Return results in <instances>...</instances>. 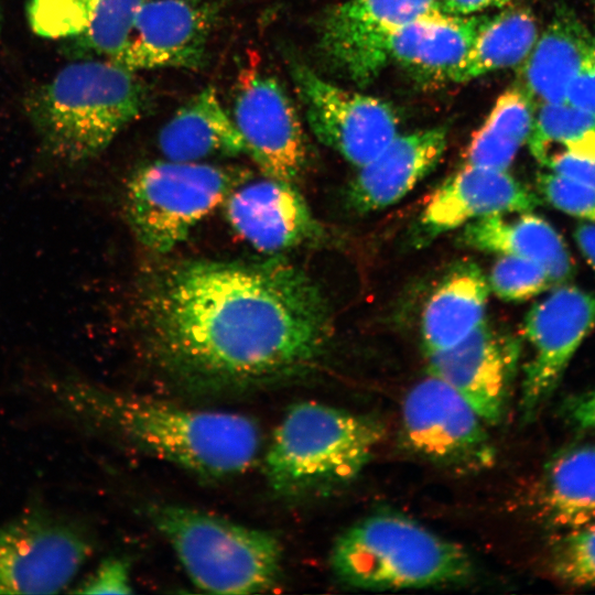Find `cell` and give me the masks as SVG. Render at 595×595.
<instances>
[{
  "mask_svg": "<svg viewBox=\"0 0 595 595\" xmlns=\"http://www.w3.org/2000/svg\"><path fill=\"white\" fill-rule=\"evenodd\" d=\"M527 140L541 164L555 145L563 151L595 160V113L566 101L538 106Z\"/></svg>",
  "mask_w": 595,
  "mask_h": 595,
  "instance_id": "28",
  "label": "cell"
},
{
  "mask_svg": "<svg viewBox=\"0 0 595 595\" xmlns=\"http://www.w3.org/2000/svg\"><path fill=\"white\" fill-rule=\"evenodd\" d=\"M446 144L443 127L398 134L359 167L347 190L349 205L370 213L397 203L436 166Z\"/></svg>",
  "mask_w": 595,
  "mask_h": 595,
  "instance_id": "18",
  "label": "cell"
},
{
  "mask_svg": "<svg viewBox=\"0 0 595 595\" xmlns=\"http://www.w3.org/2000/svg\"><path fill=\"white\" fill-rule=\"evenodd\" d=\"M549 566L556 580L571 586H595V523L558 534Z\"/></svg>",
  "mask_w": 595,
  "mask_h": 595,
  "instance_id": "29",
  "label": "cell"
},
{
  "mask_svg": "<svg viewBox=\"0 0 595 595\" xmlns=\"http://www.w3.org/2000/svg\"><path fill=\"white\" fill-rule=\"evenodd\" d=\"M533 106L521 88L504 91L474 133L465 153V164L507 170L530 136Z\"/></svg>",
  "mask_w": 595,
  "mask_h": 595,
  "instance_id": "27",
  "label": "cell"
},
{
  "mask_svg": "<svg viewBox=\"0 0 595 595\" xmlns=\"http://www.w3.org/2000/svg\"><path fill=\"white\" fill-rule=\"evenodd\" d=\"M232 119L248 153L264 176L293 183L307 162L305 134L286 91L272 76L245 71L234 101Z\"/></svg>",
  "mask_w": 595,
  "mask_h": 595,
  "instance_id": "13",
  "label": "cell"
},
{
  "mask_svg": "<svg viewBox=\"0 0 595 595\" xmlns=\"http://www.w3.org/2000/svg\"><path fill=\"white\" fill-rule=\"evenodd\" d=\"M595 325V293L555 289L528 312L523 332L531 357L523 368L520 413L536 419L552 397L578 346Z\"/></svg>",
  "mask_w": 595,
  "mask_h": 595,
  "instance_id": "11",
  "label": "cell"
},
{
  "mask_svg": "<svg viewBox=\"0 0 595 595\" xmlns=\"http://www.w3.org/2000/svg\"><path fill=\"white\" fill-rule=\"evenodd\" d=\"M291 74L312 132L350 164L365 165L398 136V116L385 100L337 86L301 62Z\"/></svg>",
  "mask_w": 595,
  "mask_h": 595,
  "instance_id": "10",
  "label": "cell"
},
{
  "mask_svg": "<svg viewBox=\"0 0 595 595\" xmlns=\"http://www.w3.org/2000/svg\"><path fill=\"white\" fill-rule=\"evenodd\" d=\"M231 228L263 252L298 247L320 235V226L292 183L264 176L237 186L225 201Z\"/></svg>",
  "mask_w": 595,
  "mask_h": 595,
  "instance_id": "17",
  "label": "cell"
},
{
  "mask_svg": "<svg viewBox=\"0 0 595 595\" xmlns=\"http://www.w3.org/2000/svg\"><path fill=\"white\" fill-rule=\"evenodd\" d=\"M489 289L505 301H523L554 284L540 263L516 256H501L493 266Z\"/></svg>",
  "mask_w": 595,
  "mask_h": 595,
  "instance_id": "30",
  "label": "cell"
},
{
  "mask_svg": "<svg viewBox=\"0 0 595 595\" xmlns=\"http://www.w3.org/2000/svg\"><path fill=\"white\" fill-rule=\"evenodd\" d=\"M371 415L328 404H292L277 425L264 455L271 489L285 497L317 494L357 478L385 437Z\"/></svg>",
  "mask_w": 595,
  "mask_h": 595,
  "instance_id": "4",
  "label": "cell"
},
{
  "mask_svg": "<svg viewBox=\"0 0 595 595\" xmlns=\"http://www.w3.org/2000/svg\"><path fill=\"white\" fill-rule=\"evenodd\" d=\"M428 357L430 375L452 386L485 423L504 419L517 354L486 322L459 343Z\"/></svg>",
  "mask_w": 595,
  "mask_h": 595,
  "instance_id": "16",
  "label": "cell"
},
{
  "mask_svg": "<svg viewBox=\"0 0 595 595\" xmlns=\"http://www.w3.org/2000/svg\"><path fill=\"white\" fill-rule=\"evenodd\" d=\"M595 36V35H594Z\"/></svg>",
  "mask_w": 595,
  "mask_h": 595,
  "instance_id": "39",
  "label": "cell"
},
{
  "mask_svg": "<svg viewBox=\"0 0 595 595\" xmlns=\"http://www.w3.org/2000/svg\"><path fill=\"white\" fill-rule=\"evenodd\" d=\"M561 411L571 424L595 430V390L569 397L564 400Z\"/></svg>",
  "mask_w": 595,
  "mask_h": 595,
  "instance_id": "35",
  "label": "cell"
},
{
  "mask_svg": "<svg viewBox=\"0 0 595 595\" xmlns=\"http://www.w3.org/2000/svg\"><path fill=\"white\" fill-rule=\"evenodd\" d=\"M214 12L201 0H144L113 62L131 69L199 66Z\"/></svg>",
  "mask_w": 595,
  "mask_h": 595,
  "instance_id": "14",
  "label": "cell"
},
{
  "mask_svg": "<svg viewBox=\"0 0 595 595\" xmlns=\"http://www.w3.org/2000/svg\"><path fill=\"white\" fill-rule=\"evenodd\" d=\"M240 170L170 160L147 164L128 180L125 210L139 242L164 253L246 182Z\"/></svg>",
  "mask_w": 595,
  "mask_h": 595,
  "instance_id": "7",
  "label": "cell"
},
{
  "mask_svg": "<svg viewBox=\"0 0 595 595\" xmlns=\"http://www.w3.org/2000/svg\"><path fill=\"white\" fill-rule=\"evenodd\" d=\"M485 17L444 11L422 15L389 36L387 63L394 62L418 74L451 80Z\"/></svg>",
  "mask_w": 595,
  "mask_h": 595,
  "instance_id": "20",
  "label": "cell"
},
{
  "mask_svg": "<svg viewBox=\"0 0 595 595\" xmlns=\"http://www.w3.org/2000/svg\"><path fill=\"white\" fill-rule=\"evenodd\" d=\"M159 148L165 160L202 162L247 154V145L216 89L208 86L188 99L163 126Z\"/></svg>",
  "mask_w": 595,
  "mask_h": 595,
  "instance_id": "22",
  "label": "cell"
},
{
  "mask_svg": "<svg viewBox=\"0 0 595 595\" xmlns=\"http://www.w3.org/2000/svg\"><path fill=\"white\" fill-rule=\"evenodd\" d=\"M595 55V36L571 12L561 11L523 61L521 89L537 107L564 102L575 76Z\"/></svg>",
  "mask_w": 595,
  "mask_h": 595,
  "instance_id": "21",
  "label": "cell"
},
{
  "mask_svg": "<svg viewBox=\"0 0 595 595\" xmlns=\"http://www.w3.org/2000/svg\"><path fill=\"white\" fill-rule=\"evenodd\" d=\"M148 513L202 591L255 594L278 584L282 545L273 533L180 505L159 504Z\"/></svg>",
  "mask_w": 595,
  "mask_h": 595,
  "instance_id": "6",
  "label": "cell"
},
{
  "mask_svg": "<svg viewBox=\"0 0 595 595\" xmlns=\"http://www.w3.org/2000/svg\"><path fill=\"white\" fill-rule=\"evenodd\" d=\"M443 11L439 0H347L324 18L318 47L327 62L365 85L388 65L389 36L404 24Z\"/></svg>",
  "mask_w": 595,
  "mask_h": 595,
  "instance_id": "12",
  "label": "cell"
},
{
  "mask_svg": "<svg viewBox=\"0 0 595 595\" xmlns=\"http://www.w3.org/2000/svg\"><path fill=\"white\" fill-rule=\"evenodd\" d=\"M331 566L343 583L377 591L462 584L474 575L461 545L388 512L346 529L334 543Z\"/></svg>",
  "mask_w": 595,
  "mask_h": 595,
  "instance_id": "5",
  "label": "cell"
},
{
  "mask_svg": "<svg viewBox=\"0 0 595 595\" xmlns=\"http://www.w3.org/2000/svg\"><path fill=\"white\" fill-rule=\"evenodd\" d=\"M42 385L69 416L203 479L247 472L261 450L258 423L240 413L119 392L73 375L53 376Z\"/></svg>",
  "mask_w": 595,
  "mask_h": 595,
  "instance_id": "2",
  "label": "cell"
},
{
  "mask_svg": "<svg viewBox=\"0 0 595 595\" xmlns=\"http://www.w3.org/2000/svg\"><path fill=\"white\" fill-rule=\"evenodd\" d=\"M144 0H29L32 31L66 40L113 61L122 50L139 6Z\"/></svg>",
  "mask_w": 595,
  "mask_h": 595,
  "instance_id": "19",
  "label": "cell"
},
{
  "mask_svg": "<svg viewBox=\"0 0 595 595\" xmlns=\"http://www.w3.org/2000/svg\"><path fill=\"white\" fill-rule=\"evenodd\" d=\"M552 172L578 181L595 190V160L567 151H554L542 163Z\"/></svg>",
  "mask_w": 595,
  "mask_h": 595,
  "instance_id": "33",
  "label": "cell"
},
{
  "mask_svg": "<svg viewBox=\"0 0 595 595\" xmlns=\"http://www.w3.org/2000/svg\"><path fill=\"white\" fill-rule=\"evenodd\" d=\"M133 71L110 60H80L33 89L25 110L44 152L73 166L104 151L144 107Z\"/></svg>",
  "mask_w": 595,
  "mask_h": 595,
  "instance_id": "3",
  "label": "cell"
},
{
  "mask_svg": "<svg viewBox=\"0 0 595 595\" xmlns=\"http://www.w3.org/2000/svg\"><path fill=\"white\" fill-rule=\"evenodd\" d=\"M538 186L547 201L570 215L595 223V190L558 173L538 177Z\"/></svg>",
  "mask_w": 595,
  "mask_h": 595,
  "instance_id": "31",
  "label": "cell"
},
{
  "mask_svg": "<svg viewBox=\"0 0 595 595\" xmlns=\"http://www.w3.org/2000/svg\"><path fill=\"white\" fill-rule=\"evenodd\" d=\"M539 513L558 534L595 523V445L573 444L547 464L540 480Z\"/></svg>",
  "mask_w": 595,
  "mask_h": 595,
  "instance_id": "24",
  "label": "cell"
},
{
  "mask_svg": "<svg viewBox=\"0 0 595 595\" xmlns=\"http://www.w3.org/2000/svg\"><path fill=\"white\" fill-rule=\"evenodd\" d=\"M489 290L488 279L474 262L458 263L444 275L422 314L426 355L452 347L485 322Z\"/></svg>",
  "mask_w": 595,
  "mask_h": 595,
  "instance_id": "25",
  "label": "cell"
},
{
  "mask_svg": "<svg viewBox=\"0 0 595 595\" xmlns=\"http://www.w3.org/2000/svg\"><path fill=\"white\" fill-rule=\"evenodd\" d=\"M594 7H595V0H593Z\"/></svg>",
  "mask_w": 595,
  "mask_h": 595,
  "instance_id": "38",
  "label": "cell"
},
{
  "mask_svg": "<svg viewBox=\"0 0 595 595\" xmlns=\"http://www.w3.org/2000/svg\"><path fill=\"white\" fill-rule=\"evenodd\" d=\"M565 101L595 113V55L571 82Z\"/></svg>",
  "mask_w": 595,
  "mask_h": 595,
  "instance_id": "34",
  "label": "cell"
},
{
  "mask_svg": "<svg viewBox=\"0 0 595 595\" xmlns=\"http://www.w3.org/2000/svg\"><path fill=\"white\" fill-rule=\"evenodd\" d=\"M401 436L416 456L458 473L485 469L495 459L485 421L452 386L433 375L407 393Z\"/></svg>",
  "mask_w": 595,
  "mask_h": 595,
  "instance_id": "9",
  "label": "cell"
},
{
  "mask_svg": "<svg viewBox=\"0 0 595 595\" xmlns=\"http://www.w3.org/2000/svg\"><path fill=\"white\" fill-rule=\"evenodd\" d=\"M141 320L151 363L199 396L292 381L317 364L332 336L320 288L281 258L170 267L144 293Z\"/></svg>",
  "mask_w": 595,
  "mask_h": 595,
  "instance_id": "1",
  "label": "cell"
},
{
  "mask_svg": "<svg viewBox=\"0 0 595 595\" xmlns=\"http://www.w3.org/2000/svg\"><path fill=\"white\" fill-rule=\"evenodd\" d=\"M459 241L480 251L533 260L545 268L553 283L565 282L574 272L561 236L547 220L530 212L515 218L496 214L475 219L463 226Z\"/></svg>",
  "mask_w": 595,
  "mask_h": 595,
  "instance_id": "23",
  "label": "cell"
},
{
  "mask_svg": "<svg viewBox=\"0 0 595 595\" xmlns=\"http://www.w3.org/2000/svg\"><path fill=\"white\" fill-rule=\"evenodd\" d=\"M510 0H439L441 9L456 15H475L506 6Z\"/></svg>",
  "mask_w": 595,
  "mask_h": 595,
  "instance_id": "36",
  "label": "cell"
},
{
  "mask_svg": "<svg viewBox=\"0 0 595 595\" xmlns=\"http://www.w3.org/2000/svg\"><path fill=\"white\" fill-rule=\"evenodd\" d=\"M574 238L581 251L595 270V224H583L576 227Z\"/></svg>",
  "mask_w": 595,
  "mask_h": 595,
  "instance_id": "37",
  "label": "cell"
},
{
  "mask_svg": "<svg viewBox=\"0 0 595 595\" xmlns=\"http://www.w3.org/2000/svg\"><path fill=\"white\" fill-rule=\"evenodd\" d=\"M131 571L127 560L108 558L72 593L78 594H130L132 593Z\"/></svg>",
  "mask_w": 595,
  "mask_h": 595,
  "instance_id": "32",
  "label": "cell"
},
{
  "mask_svg": "<svg viewBox=\"0 0 595 595\" xmlns=\"http://www.w3.org/2000/svg\"><path fill=\"white\" fill-rule=\"evenodd\" d=\"M94 541L78 519L33 506L0 524V594H54L69 586Z\"/></svg>",
  "mask_w": 595,
  "mask_h": 595,
  "instance_id": "8",
  "label": "cell"
},
{
  "mask_svg": "<svg viewBox=\"0 0 595 595\" xmlns=\"http://www.w3.org/2000/svg\"><path fill=\"white\" fill-rule=\"evenodd\" d=\"M537 40L536 18L527 8L513 7L486 15L450 82H470L523 63Z\"/></svg>",
  "mask_w": 595,
  "mask_h": 595,
  "instance_id": "26",
  "label": "cell"
},
{
  "mask_svg": "<svg viewBox=\"0 0 595 595\" xmlns=\"http://www.w3.org/2000/svg\"><path fill=\"white\" fill-rule=\"evenodd\" d=\"M540 202L506 170L464 164L429 198L415 227L418 242L490 215L531 212Z\"/></svg>",
  "mask_w": 595,
  "mask_h": 595,
  "instance_id": "15",
  "label": "cell"
}]
</instances>
